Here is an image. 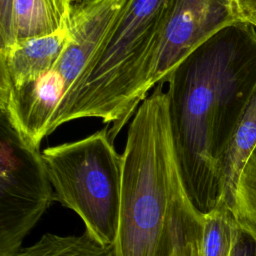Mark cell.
Here are the masks:
<instances>
[{
	"label": "cell",
	"mask_w": 256,
	"mask_h": 256,
	"mask_svg": "<svg viewBox=\"0 0 256 256\" xmlns=\"http://www.w3.org/2000/svg\"><path fill=\"white\" fill-rule=\"evenodd\" d=\"M80 1H83V0H80Z\"/></svg>",
	"instance_id": "obj_17"
},
{
	"label": "cell",
	"mask_w": 256,
	"mask_h": 256,
	"mask_svg": "<svg viewBox=\"0 0 256 256\" xmlns=\"http://www.w3.org/2000/svg\"><path fill=\"white\" fill-rule=\"evenodd\" d=\"M238 220L224 202L203 216L202 256H230Z\"/></svg>",
	"instance_id": "obj_12"
},
{
	"label": "cell",
	"mask_w": 256,
	"mask_h": 256,
	"mask_svg": "<svg viewBox=\"0 0 256 256\" xmlns=\"http://www.w3.org/2000/svg\"><path fill=\"white\" fill-rule=\"evenodd\" d=\"M238 21V0H173L153 55L149 92L206 39Z\"/></svg>",
	"instance_id": "obj_7"
},
{
	"label": "cell",
	"mask_w": 256,
	"mask_h": 256,
	"mask_svg": "<svg viewBox=\"0 0 256 256\" xmlns=\"http://www.w3.org/2000/svg\"><path fill=\"white\" fill-rule=\"evenodd\" d=\"M54 199L40 148L0 112V256H16Z\"/></svg>",
	"instance_id": "obj_6"
},
{
	"label": "cell",
	"mask_w": 256,
	"mask_h": 256,
	"mask_svg": "<svg viewBox=\"0 0 256 256\" xmlns=\"http://www.w3.org/2000/svg\"><path fill=\"white\" fill-rule=\"evenodd\" d=\"M230 256H256V233L239 221Z\"/></svg>",
	"instance_id": "obj_14"
},
{
	"label": "cell",
	"mask_w": 256,
	"mask_h": 256,
	"mask_svg": "<svg viewBox=\"0 0 256 256\" xmlns=\"http://www.w3.org/2000/svg\"><path fill=\"white\" fill-rule=\"evenodd\" d=\"M233 210L237 220L256 233V147L240 174Z\"/></svg>",
	"instance_id": "obj_13"
},
{
	"label": "cell",
	"mask_w": 256,
	"mask_h": 256,
	"mask_svg": "<svg viewBox=\"0 0 256 256\" xmlns=\"http://www.w3.org/2000/svg\"><path fill=\"white\" fill-rule=\"evenodd\" d=\"M70 22V21H69ZM70 40V25L0 48V95L38 80L55 66Z\"/></svg>",
	"instance_id": "obj_8"
},
{
	"label": "cell",
	"mask_w": 256,
	"mask_h": 256,
	"mask_svg": "<svg viewBox=\"0 0 256 256\" xmlns=\"http://www.w3.org/2000/svg\"><path fill=\"white\" fill-rule=\"evenodd\" d=\"M172 1H128L65 99L55 129L97 118L115 139L150 94L151 63Z\"/></svg>",
	"instance_id": "obj_3"
},
{
	"label": "cell",
	"mask_w": 256,
	"mask_h": 256,
	"mask_svg": "<svg viewBox=\"0 0 256 256\" xmlns=\"http://www.w3.org/2000/svg\"><path fill=\"white\" fill-rule=\"evenodd\" d=\"M129 0H83L70 18V40L52 70L0 95V112L30 144L40 148L55 130L63 103Z\"/></svg>",
	"instance_id": "obj_4"
},
{
	"label": "cell",
	"mask_w": 256,
	"mask_h": 256,
	"mask_svg": "<svg viewBox=\"0 0 256 256\" xmlns=\"http://www.w3.org/2000/svg\"><path fill=\"white\" fill-rule=\"evenodd\" d=\"M14 0H0V48L13 44L14 34Z\"/></svg>",
	"instance_id": "obj_15"
},
{
	"label": "cell",
	"mask_w": 256,
	"mask_h": 256,
	"mask_svg": "<svg viewBox=\"0 0 256 256\" xmlns=\"http://www.w3.org/2000/svg\"><path fill=\"white\" fill-rule=\"evenodd\" d=\"M16 256H116L114 245L104 244L86 230L80 236L46 233L36 243L22 248Z\"/></svg>",
	"instance_id": "obj_11"
},
{
	"label": "cell",
	"mask_w": 256,
	"mask_h": 256,
	"mask_svg": "<svg viewBox=\"0 0 256 256\" xmlns=\"http://www.w3.org/2000/svg\"><path fill=\"white\" fill-rule=\"evenodd\" d=\"M240 20L256 27V0H238Z\"/></svg>",
	"instance_id": "obj_16"
},
{
	"label": "cell",
	"mask_w": 256,
	"mask_h": 256,
	"mask_svg": "<svg viewBox=\"0 0 256 256\" xmlns=\"http://www.w3.org/2000/svg\"><path fill=\"white\" fill-rule=\"evenodd\" d=\"M80 0H14L15 40L50 35L69 24Z\"/></svg>",
	"instance_id": "obj_10"
},
{
	"label": "cell",
	"mask_w": 256,
	"mask_h": 256,
	"mask_svg": "<svg viewBox=\"0 0 256 256\" xmlns=\"http://www.w3.org/2000/svg\"><path fill=\"white\" fill-rule=\"evenodd\" d=\"M42 155L55 199L81 217L93 238L114 245L120 218L122 155L114 147L109 127L45 148Z\"/></svg>",
	"instance_id": "obj_5"
},
{
	"label": "cell",
	"mask_w": 256,
	"mask_h": 256,
	"mask_svg": "<svg viewBox=\"0 0 256 256\" xmlns=\"http://www.w3.org/2000/svg\"><path fill=\"white\" fill-rule=\"evenodd\" d=\"M121 155L116 256H202L203 216L180 178L163 84L131 118Z\"/></svg>",
	"instance_id": "obj_2"
},
{
	"label": "cell",
	"mask_w": 256,
	"mask_h": 256,
	"mask_svg": "<svg viewBox=\"0 0 256 256\" xmlns=\"http://www.w3.org/2000/svg\"><path fill=\"white\" fill-rule=\"evenodd\" d=\"M165 82L180 178L189 201L204 216L222 202L220 160L256 90V27L243 21L223 27Z\"/></svg>",
	"instance_id": "obj_1"
},
{
	"label": "cell",
	"mask_w": 256,
	"mask_h": 256,
	"mask_svg": "<svg viewBox=\"0 0 256 256\" xmlns=\"http://www.w3.org/2000/svg\"><path fill=\"white\" fill-rule=\"evenodd\" d=\"M255 147L256 90L239 117L220 160L219 175L223 193L222 202L232 210L240 174Z\"/></svg>",
	"instance_id": "obj_9"
}]
</instances>
